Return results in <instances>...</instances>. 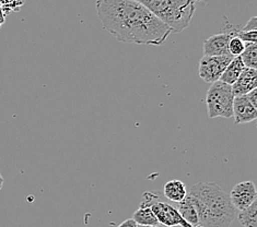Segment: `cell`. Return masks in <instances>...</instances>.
I'll use <instances>...</instances> for the list:
<instances>
[{"instance_id":"11","label":"cell","mask_w":257,"mask_h":227,"mask_svg":"<svg viewBox=\"0 0 257 227\" xmlns=\"http://www.w3.org/2000/svg\"><path fill=\"white\" fill-rule=\"evenodd\" d=\"M176 210L179 211V213L181 214V216L184 218L188 224H191L192 226H195V227L199 226L198 225L197 212H196V208H195V205L193 203V200H192L191 197H189L188 193L182 201L177 202Z\"/></svg>"},{"instance_id":"27","label":"cell","mask_w":257,"mask_h":227,"mask_svg":"<svg viewBox=\"0 0 257 227\" xmlns=\"http://www.w3.org/2000/svg\"><path fill=\"white\" fill-rule=\"evenodd\" d=\"M193 2H206V0H193Z\"/></svg>"},{"instance_id":"13","label":"cell","mask_w":257,"mask_h":227,"mask_svg":"<svg viewBox=\"0 0 257 227\" xmlns=\"http://www.w3.org/2000/svg\"><path fill=\"white\" fill-rule=\"evenodd\" d=\"M244 68H245V66H244L241 57L240 56L233 57L230 61V64L226 66L222 76L220 77V81L232 85L236 81L237 78L240 77Z\"/></svg>"},{"instance_id":"9","label":"cell","mask_w":257,"mask_h":227,"mask_svg":"<svg viewBox=\"0 0 257 227\" xmlns=\"http://www.w3.org/2000/svg\"><path fill=\"white\" fill-rule=\"evenodd\" d=\"M230 33L211 35L204 42V56H226L229 53Z\"/></svg>"},{"instance_id":"3","label":"cell","mask_w":257,"mask_h":227,"mask_svg":"<svg viewBox=\"0 0 257 227\" xmlns=\"http://www.w3.org/2000/svg\"><path fill=\"white\" fill-rule=\"evenodd\" d=\"M159 20L170 28L172 33H180L188 28L195 14L193 0H138Z\"/></svg>"},{"instance_id":"16","label":"cell","mask_w":257,"mask_h":227,"mask_svg":"<svg viewBox=\"0 0 257 227\" xmlns=\"http://www.w3.org/2000/svg\"><path fill=\"white\" fill-rule=\"evenodd\" d=\"M246 68L256 69L257 67V45L256 43H245V48L240 55Z\"/></svg>"},{"instance_id":"20","label":"cell","mask_w":257,"mask_h":227,"mask_svg":"<svg viewBox=\"0 0 257 227\" xmlns=\"http://www.w3.org/2000/svg\"><path fill=\"white\" fill-rule=\"evenodd\" d=\"M256 29H257V19L256 17H252L242 31H247L248 32V31H256Z\"/></svg>"},{"instance_id":"22","label":"cell","mask_w":257,"mask_h":227,"mask_svg":"<svg viewBox=\"0 0 257 227\" xmlns=\"http://www.w3.org/2000/svg\"><path fill=\"white\" fill-rule=\"evenodd\" d=\"M117 227H137V224L133 218H130V219L124 220V222L119 224Z\"/></svg>"},{"instance_id":"12","label":"cell","mask_w":257,"mask_h":227,"mask_svg":"<svg viewBox=\"0 0 257 227\" xmlns=\"http://www.w3.org/2000/svg\"><path fill=\"white\" fill-rule=\"evenodd\" d=\"M163 193L165 195V198L177 203V202L182 201L186 197L187 190L184 182L177 179H173L165 183L163 188Z\"/></svg>"},{"instance_id":"19","label":"cell","mask_w":257,"mask_h":227,"mask_svg":"<svg viewBox=\"0 0 257 227\" xmlns=\"http://www.w3.org/2000/svg\"><path fill=\"white\" fill-rule=\"evenodd\" d=\"M231 35H235L241 39L244 43H256L257 41V31H231Z\"/></svg>"},{"instance_id":"14","label":"cell","mask_w":257,"mask_h":227,"mask_svg":"<svg viewBox=\"0 0 257 227\" xmlns=\"http://www.w3.org/2000/svg\"><path fill=\"white\" fill-rule=\"evenodd\" d=\"M133 219L136 222L137 225L151 227H156L157 225H159L158 219L150 206H139L138 210L133 214Z\"/></svg>"},{"instance_id":"17","label":"cell","mask_w":257,"mask_h":227,"mask_svg":"<svg viewBox=\"0 0 257 227\" xmlns=\"http://www.w3.org/2000/svg\"><path fill=\"white\" fill-rule=\"evenodd\" d=\"M244 48H245V43L241 39H238L235 35H231V39L229 41V53L233 57L240 56L243 53Z\"/></svg>"},{"instance_id":"15","label":"cell","mask_w":257,"mask_h":227,"mask_svg":"<svg viewBox=\"0 0 257 227\" xmlns=\"http://www.w3.org/2000/svg\"><path fill=\"white\" fill-rule=\"evenodd\" d=\"M237 218L244 227H257V200L244 210L238 211Z\"/></svg>"},{"instance_id":"8","label":"cell","mask_w":257,"mask_h":227,"mask_svg":"<svg viewBox=\"0 0 257 227\" xmlns=\"http://www.w3.org/2000/svg\"><path fill=\"white\" fill-rule=\"evenodd\" d=\"M235 125L248 124L256 120L257 108L250 103L246 95L234 96L233 101V116Z\"/></svg>"},{"instance_id":"1","label":"cell","mask_w":257,"mask_h":227,"mask_svg":"<svg viewBox=\"0 0 257 227\" xmlns=\"http://www.w3.org/2000/svg\"><path fill=\"white\" fill-rule=\"evenodd\" d=\"M96 12L103 29L119 42L161 46L172 34L138 0H96Z\"/></svg>"},{"instance_id":"24","label":"cell","mask_w":257,"mask_h":227,"mask_svg":"<svg viewBox=\"0 0 257 227\" xmlns=\"http://www.w3.org/2000/svg\"><path fill=\"white\" fill-rule=\"evenodd\" d=\"M3 186H4V178H3L2 174H0V190H2Z\"/></svg>"},{"instance_id":"25","label":"cell","mask_w":257,"mask_h":227,"mask_svg":"<svg viewBox=\"0 0 257 227\" xmlns=\"http://www.w3.org/2000/svg\"><path fill=\"white\" fill-rule=\"evenodd\" d=\"M156 227H180V226H165V225H162V224H159Z\"/></svg>"},{"instance_id":"6","label":"cell","mask_w":257,"mask_h":227,"mask_svg":"<svg viewBox=\"0 0 257 227\" xmlns=\"http://www.w3.org/2000/svg\"><path fill=\"white\" fill-rule=\"evenodd\" d=\"M150 208L158 219L159 224L165 226H180V227H195L188 224L186 220L181 216L176 207L171 205L167 202H163L157 198L151 202ZM199 227V226H198Z\"/></svg>"},{"instance_id":"26","label":"cell","mask_w":257,"mask_h":227,"mask_svg":"<svg viewBox=\"0 0 257 227\" xmlns=\"http://www.w3.org/2000/svg\"><path fill=\"white\" fill-rule=\"evenodd\" d=\"M137 227H151V226H145V225H137Z\"/></svg>"},{"instance_id":"23","label":"cell","mask_w":257,"mask_h":227,"mask_svg":"<svg viewBox=\"0 0 257 227\" xmlns=\"http://www.w3.org/2000/svg\"><path fill=\"white\" fill-rule=\"evenodd\" d=\"M6 17H7V15L5 14V11H4V9L2 8V6H0V28H2L4 24H5V22H6Z\"/></svg>"},{"instance_id":"2","label":"cell","mask_w":257,"mask_h":227,"mask_svg":"<svg viewBox=\"0 0 257 227\" xmlns=\"http://www.w3.org/2000/svg\"><path fill=\"white\" fill-rule=\"evenodd\" d=\"M187 193L197 212L199 227H229L234 220L235 207L217 183L198 182Z\"/></svg>"},{"instance_id":"10","label":"cell","mask_w":257,"mask_h":227,"mask_svg":"<svg viewBox=\"0 0 257 227\" xmlns=\"http://www.w3.org/2000/svg\"><path fill=\"white\" fill-rule=\"evenodd\" d=\"M234 96L245 95L257 88V70L253 68H244L240 77L231 85Z\"/></svg>"},{"instance_id":"4","label":"cell","mask_w":257,"mask_h":227,"mask_svg":"<svg viewBox=\"0 0 257 227\" xmlns=\"http://www.w3.org/2000/svg\"><path fill=\"white\" fill-rule=\"evenodd\" d=\"M233 101L234 94L230 84L220 80L211 83L206 96L209 118H231L233 116Z\"/></svg>"},{"instance_id":"7","label":"cell","mask_w":257,"mask_h":227,"mask_svg":"<svg viewBox=\"0 0 257 227\" xmlns=\"http://www.w3.org/2000/svg\"><path fill=\"white\" fill-rule=\"evenodd\" d=\"M229 197L235 210H244V208L249 206L254 201H256L257 192L255 183L249 180L236 183L229 193Z\"/></svg>"},{"instance_id":"21","label":"cell","mask_w":257,"mask_h":227,"mask_svg":"<svg viewBox=\"0 0 257 227\" xmlns=\"http://www.w3.org/2000/svg\"><path fill=\"white\" fill-rule=\"evenodd\" d=\"M245 95L247 96L248 101L252 103L255 107H257V88L252 90L250 92H248V93L245 94Z\"/></svg>"},{"instance_id":"18","label":"cell","mask_w":257,"mask_h":227,"mask_svg":"<svg viewBox=\"0 0 257 227\" xmlns=\"http://www.w3.org/2000/svg\"><path fill=\"white\" fill-rule=\"evenodd\" d=\"M23 4L24 0H0V6L6 15H9L12 11H19Z\"/></svg>"},{"instance_id":"5","label":"cell","mask_w":257,"mask_h":227,"mask_svg":"<svg viewBox=\"0 0 257 227\" xmlns=\"http://www.w3.org/2000/svg\"><path fill=\"white\" fill-rule=\"evenodd\" d=\"M233 58L232 55L226 56H204L199 61V77L207 83L219 81L226 66Z\"/></svg>"}]
</instances>
